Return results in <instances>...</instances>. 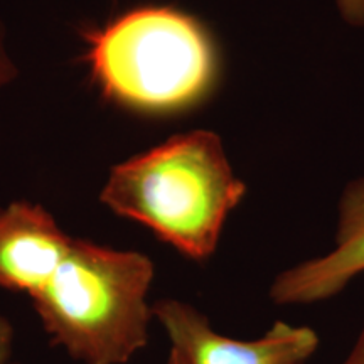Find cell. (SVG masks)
<instances>
[{
	"instance_id": "8fae6325",
	"label": "cell",
	"mask_w": 364,
	"mask_h": 364,
	"mask_svg": "<svg viewBox=\"0 0 364 364\" xmlns=\"http://www.w3.org/2000/svg\"><path fill=\"white\" fill-rule=\"evenodd\" d=\"M166 364H188V363H186V359L182 358L179 353L174 351V349H171V353H169V358H167Z\"/></svg>"
},
{
	"instance_id": "9c48e42d",
	"label": "cell",
	"mask_w": 364,
	"mask_h": 364,
	"mask_svg": "<svg viewBox=\"0 0 364 364\" xmlns=\"http://www.w3.org/2000/svg\"><path fill=\"white\" fill-rule=\"evenodd\" d=\"M339 11L351 24H364V0H338Z\"/></svg>"
},
{
	"instance_id": "30bf717a",
	"label": "cell",
	"mask_w": 364,
	"mask_h": 364,
	"mask_svg": "<svg viewBox=\"0 0 364 364\" xmlns=\"http://www.w3.org/2000/svg\"><path fill=\"white\" fill-rule=\"evenodd\" d=\"M339 364H364V326L358 334L356 341H354L351 351Z\"/></svg>"
},
{
	"instance_id": "277c9868",
	"label": "cell",
	"mask_w": 364,
	"mask_h": 364,
	"mask_svg": "<svg viewBox=\"0 0 364 364\" xmlns=\"http://www.w3.org/2000/svg\"><path fill=\"white\" fill-rule=\"evenodd\" d=\"M152 311L171 349L188 364H304L318 348V334L307 326L277 321L262 338L241 341L213 329L203 312L182 300H159Z\"/></svg>"
},
{
	"instance_id": "8992f818",
	"label": "cell",
	"mask_w": 364,
	"mask_h": 364,
	"mask_svg": "<svg viewBox=\"0 0 364 364\" xmlns=\"http://www.w3.org/2000/svg\"><path fill=\"white\" fill-rule=\"evenodd\" d=\"M71 241L41 204L16 201L0 209V289L33 299L65 260Z\"/></svg>"
},
{
	"instance_id": "7c38bea8",
	"label": "cell",
	"mask_w": 364,
	"mask_h": 364,
	"mask_svg": "<svg viewBox=\"0 0 364 364\" xmlns=\"http://www.w3.org/2000/svg\"><path fill=\"white\" fill-rule=\"evenodd\" d=\"M9 364H12V361H11V363H9ZM14 364H17V363H14Z\"/></svg>"
},
{
	"instance_id": "6da1fadb",
	"label": "cell",
	"mask_w": 364,
	"mask_h": 364,
	"mask_svg": "<svg viewBox=\"0 0 364 364\" xmlns=\"http://www.w3.org/2000/svg\"><path fill=\"white\" fill-rule=\"evenodd\" d=\"M245 193L220 136L196 130L113 167L100 199L184 257L203 262L216 252L226 218Z\"/></svg>"
},
{
	"instance_id": "3957f363",
	"label": "cell",
	"mask_w": 364,
	"mask_h": 364,
	"mask_svg": "<svg viewBox=\"0 0 364 364\" xmlns=\"http://www.w3.org/2000/svg\"><path fill=\"white\" fill-rule=\"evenodd\" d=\"M86 41L91 73L105 95L139 110L188 107L215 78L209 36L176 9H134Z\"/></svg>"
},
{
	"instance_id": "5b68a950",
	"label": "cell",
	"mask_w": 364,
	"mask_h": 364,
	"mask_svg": "<svg viewBox=\"0 0 364 364\" xmlns=\"http://www.w3.org/2000/svg\"><path fill=\"white\" fill-rule=\"evenodd\" d=\"M364 272V179L353 182L341 199L336 245L322 257L282 272L270 287L279 306H306L338 295Z\"/></svg>"
},
{
	"instance_id": "ba28073f",
	"label": "cell",
	"mask_w": 364,
	"mask_h": 364,
	"mask_svg": "<svg viewBox=\"0 0 364 364\" xmlns=\"http://www.w3.org/2000/svg\"><path fill=\"white\" fill-rule=\"evenodd\" d=\"M14 339H16L14 326L4 314H0V364L11 363L14 351Z\"/></svg>"
},
{
	"instance_id": "7a4b0ae2",
	"label": "cell",
	"mask_w": 364,
	"mask_h": 364,
	"mask_svg": "<svg viewBox=\"0 0 364 364\" xmlns=\"http://www.w3.org/2000/svg\"><path fill=\"white\" fill-rule=\"evenodd\" d=\"M154 263L144 253L73 238L33 304L53 343L81 364H127L149 343Z\"/></svg>"
},
{
	"instance_id": "52a82bcc",
	"label": "cell",
	"mask_w": 364,
	"mask_h": 364,
	"mask_svg": "<svg viewBox=\"0 0 364 364\" xmlns=\"http://www.w3.org/2000/svg\"><path fill=\"white\" fill-rule=\"evenodd\" d=\"M17 76V66L14 63L7 46V34L6 27H4L2 17H0V90L11 85Z\"/></svg>"
}]
</instances>
